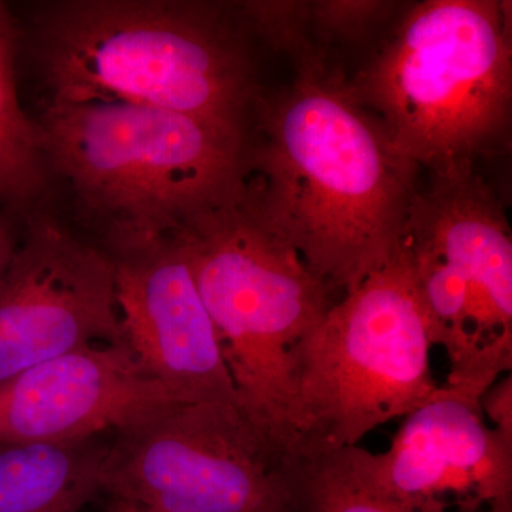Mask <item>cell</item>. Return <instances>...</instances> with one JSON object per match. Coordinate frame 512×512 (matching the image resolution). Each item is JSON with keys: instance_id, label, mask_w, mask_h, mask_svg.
Here are the masks:
<instances>
[{"instance_id": "obj_1", "label": "cell", "mask_w": 512, "mask_h": 512, "mask_svg": "<svg viewBox=\"0 0 512 512\" xmlns=\"http://www.w3.org/2000/svg\"><path fill=\"white\" fill-rule=\"evenodd\" d=\"M254 114L242 207L332 291H352L402 248L419 167L313 64Z\"/></svg>"}, {"instance_id": "obj_2", "label": "cell", "mask_w": 512, "mask_h": 512, "mask_svg": "<svg viewBox=\"0 0 512 512\" xmlns=\"http://www.w3.org/2000/svg\"><path fill=\"white\" fill-rule=\"evenodd\" d=\"M50 103H126L187 114L248 138L254 64L222 6L72 0L39 25Z\"/></svg>"}, {"instance_id": "obj_3", "label": "cell", "mask_w": 512, "mask_h": 512, "mask_svg": "<svg viewBox=\"0 0 512 512\" xmlns=\"http://www.w3.org/2000/svg\"><path fill=\"white\" fill-rule=\"evenodd\" d=\"M47 163L87 217L107 229L109 251L173 238L244 202L245 148L187 114L126 103H49L37 124Z\"/></svg>"}, {"instance_id": "obj_4", "label": "cell", "mask_w": 512, "mask_h": 512, "mask_svg": "<svg viewBox=\"0 0 512 512\" xmlns=\"http://www.w3.org/2000/svg\"><path fill=\"white\" fill-rule=\"evenodd\" d=\"M507 9L493 0H429L352 87L393 146L434 174L473 171L507 144L512 53Z\"/></svg>"}, {"instance_id": "obj_5", "label": "cell", "mask_w": 512, "mask_h": 512, "mask_svg": "<svg viewBox=\"0 0 512 512\" xmlns=\"http://www.w3.org/2000/svg\"><path fill=\"white\" fill-rule=\"evenodd\" d=\"M443 330L421 296L412 256H396L333 303L293 357V454L359 446L433 399L430 350Z\"/></svg>"}, {"instance_id": "obj_6", "label": "cell", "mask_w": 512, "mask_h": 512, "mask_svg": "<svg viewBox=\"0 0 512 512\" xmlns=\"http://www.w3.org/2000/svg\"><path fill=\"white\" fill-rule=\"evenodd\" d=\"M210 315L239 410L269 443L293 453V357L323 319L332 289L241 205L173 237Z\"/></svg>"}, {"instance_id": "obj_7", "label": "cell", "mask_w": 512, "mask_h": 512, "mask_svg": "<svg viewBox=\"0 0 512 512\" xmlns=\"http://www.w3.org/2000/svg\"><path fill=\"white\" fill-rule=\"evenodd\" d=\"M292 456L238 407L171 403L113 433L101 493L156 512H293Z\"/></svg>"}, {"instance_id": "obj_8", "label": "cell", "mask_w": 512, "mask_h": 512, "mask_svg": "<svg viewBox=\"0 0 512 512\" xmlns=\"http://www.w3.org/2000/svg\"><path fill=\"white\" fill-rule=\"evenodd\" d=\"M96 342L127 345L113 256L33 217L0 278V383Z\"/></svg>"}, {"instance_id": "obj_9", "label": "cell", "mask_w": 512, "mask_h": 512, "mask_svg": "<svg viewBox=\"0 0 512 512\" xmlns=\"http://www.w3.org/2000/svg\"><path fill=\"white\" fill-rule=\"evenodd\" d=\"M404 419L384 453L348 447L373 487L417 510L512 512V436L485 424L481 402L440 386Z\"/></svg>"}, {"instance_id": "obj_10", "label": "cell", "mask_w": 512, "mask_h": 512, "mask_svg": "<svg viewBox=\"0 0 512 512\" xmlns=\"http://www.w3.org/2000/svg\"><path fill=\"white\" fill-rule=\"evenodd\" d=\"M124 338L175 403L239 409L234 382L187 259L173 238L109 252Z\"/></svg>"}, {"instance_id": "obj_11", "label": "cell", "mask_w": 512, "mask_h": 512, "mask_svg": "<svg viewBox=\"0 0 512 512\" xmlns=\"http://www.w3.org/2000/svg\"><path fill=\"white\" fill-rule=\"evenodd\" d=\"M171 403L127 345H90L0 383V443L92 439Z\"/></svg>"}, {"instance_id": "obj_12", "label": "cell", "mask_w": 512, "mask_h": 512, "mask_svg": "<svg viewBox=\"0 0 512 512\" xmlns=\"http://www.w3.org/2000/svg\"><path fill=\"white\" fill-rule=\"evenodd\" d=\"M403 245L453 269L468 286L464 345L512 343V242L503 208L473 171L434 174L417 191Z\"/></svg>"}, {"instance_id": "obj_13", "label": "cell", "mask_w": 512, "mask_h": 512, "mask_svg": "<svg viewBox=\"0 0 512 512\" xmlns=\"http://www.w3.org/2000/svg\"><path fill=\"white\" fill-rule=\"evenodd\" d=\"M104 436L0 443V512H79L101 493Z\"/></svg>"}, {"instance_id": "obj_14", "label": "cell", "mask_w": 512, "mask_h": 512, "mask_svg": "<svg viewBox=\"0 0 512 512\" xmlns=\"http://www.w3.org/2000/svg\"><path fill=\"white\" fill-rule=\"evenodd\" d=\"M293 512H433L417 510L373 487L349 448L319 456H293L288 466Z\"/></svg>"}, {"instance_id": "obj_15", "label": "cell", "mask_w": 512, "mask_h": 512, "mask_svg": "<svg viewBox=\"0 0 512 512\" xmlns=\"http://www.w3.org/2000/svg\"><path fill=\"white\" fill-rule=\"evenodd\" d=\"M8 22L0 5V200H29L45 181L39 127L20 106L13 76Z\"/></svg>"}, {"instance_id": "obj_16", "label": "cell", "mask_w": 512, "mask_h": 512, "mask_svg": "<svg viewBox=\"0 0 512 512\" xmlns=\"http://www.w3.org/2000/svg\"><path fill=\"white\" fill-rule=\"evenodd\" d=\"M481 407L483 412H487L497 423V429L512 436V419H511V379L504 382L500 387L491 393H485L481 399Z\"/></svg>"}, {"instance_id": "obj_17", "label": "cell", "mask_w": 512, "mask_h": 512, "mask_svg": "<svg viewBox=\"0 0 512 512\" xmlns=\"http://www.w3.org/2000/svg\"><path fill=\"white\" fill-rule=\"evenodd\" d=\"M16 248H18V239L13 232L12 224L0 215V278L5 274Z\"/></svg>"}, {"instance_id": "obj_18", "label": "cell", "mask_w": 512, "mask_h": 512, "mask_svg": "<svg viewBox=\"0 0 512 512\" xmlns=\"http://www.w3.org/2000/svg\"><path fill=\"white\" fill-rule=\"evenodd\" d=\"M107 512H156L130 501L113 500Z\"/></svg>"}, {"instance_id": "obj_19", "label": "cell", "mask_w": 512, "mask_h": 512, "mask_svg": "<svg viewBox=\"0 0 512 512\" xmlns=\"http://www.w3.org/2000/svg\"><path fill=\"white\" fill-rule=\"evenodd\" d=\"M478 512H503V511H495V510H483V511H478Z\"/></svg>"}]
</instances>
